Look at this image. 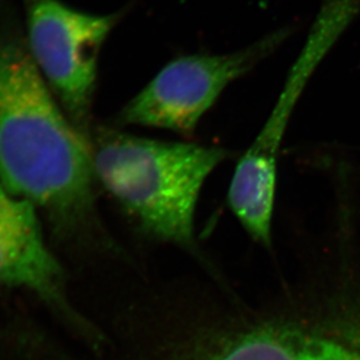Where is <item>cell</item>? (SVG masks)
<instances>
[{
    "mask_svg": "<svg viewBox=\"0 0 360 360\" xmlns=\"http://www.w3.org/2000/svg\"><path fill=\"white\" fill-rule=\"evenodd\" d=\"M26 1V46L32 60L65 115L89 141L99 53L120 14L85 13L58 0Z\"/></svg>",
    "mask_w": 360,
    "mask_h": 360,
    "instance_id": "cell-5",
    "label": "cell"
},
{
    "mask_svg": "<svg viewBox=\"0 0 360 360\" xmlns=\"http://www.w3.org/2000/svg\"><path fill=\"white\" fill-rule=\"evenodd\" d=\"M359 11L357 0H326L272 115L236 167L229 205L245 231L265 248L272 243L278 157L289 116L314 69Z\"/></svg>",
    "mask_w": 360,
    "mask_h": 360,
    "instance_id": "cell-4",
    "label": "cell"
},
{
    "mask_svg": "<svg viewBox=\"0 0 360 360\" xmlns=\"http://www.w3.org/2000/svg\"><path fill=\"white\" fill-rule=\"evenodd\" d=\"M88 140L63 112L20 39L0 40V181L65 236L95 235Z\"/></svg>",
    "mask_w": 360,
    "mask_h": 360,
    "instance_id": "cell-1",
    "label": "cell"
},
{
    "mask_svg": "<svg viewBox=\"0 0 360 360\" xmlns=\"http://www.w3.org/2000/svg\"><path fill=\"white\" fill-rule=\"evenodd\" d=\"M288 35V30H280L231 54L174 60L126 104L118 122L191 134L225 88L272 54Z\"/></svg>",
    "mask_w": 360,
    "mask_h": 360,
    "instance_id": "cell-6",
    "label": "cell"
},
{
    "mask_svg": "<svg viewBox=\"0 0 360 360\" xmlns=\"http://www.w3.org/2000/svg\"><path fill=\"white\" fill-rule=\"evenodd\" d=\"M140 360H360V294L232 311Z\"/></svg>",
    "mask_w": 360,
    "mask_h": 360,
    "instance_id": "cell-3",
    "label": "cell"
},
{
    "mask_svg": "<svg viewBox=\"0 0 360 360\" xmlns=\"http://www.w3.org/2000/svg\"><path fill=\"white\" fill-rule=\"evenodd\" d=\"M0 285L34 292L77 329L95 338L69 303L62 267L44 243L34 204L0 181Z\"/></svg>",
    "mask_w": 360,
    "mask_h": 360,
    "instance_id": "cell-7",
    "label": "cell"
},
{
    "mask_svg": "<svg viewBox=\"0 0 360 360\" xmlns=\"http://www.w3.org/2000/svg\"><path fill=\"white\" fill-rule=\"evenodd\" d=\"M89 139L96 179L148 235L193 250L200 189L230 157L219 147L99 129Z\"/></svg>",
    "mask_w": 360,
    "mask_h": 360,
    "instance_id": "cell-2",
    "label": "cell"
}]
</instances>
